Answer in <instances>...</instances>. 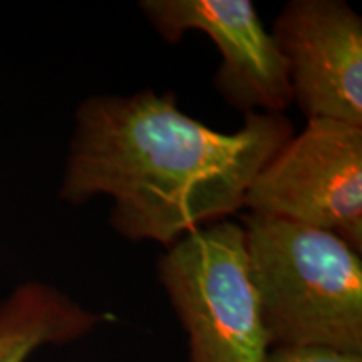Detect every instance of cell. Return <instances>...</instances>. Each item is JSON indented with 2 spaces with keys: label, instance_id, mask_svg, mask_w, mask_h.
Here are the masks:
<instances>
[{
  "label": "cell",
  "instance_id": "obj_5",
  "mask_svg": "<svg viewBox=\"0 0 362 362\" xmlns=\"http://www.w3.org/2000/svg\"><path fill=\"white\" fill-rule=\"evenodd\" d=\"M139 8L166 42L206 34L221 54L218 94L235 110L280 112L292 104L287 64L252 0H141Z\"/></svg>",
  "mask_w": 362,
  "mask_h": 362
},
{
  "label": "cell",
  "instance_id": "obj_2",
  "mask_svg": "<svg viewBox=\"0 0 362 362\" xmlns=\"http://www.w3.org/2000/svg\"><path fill=\"white\" fill-rule=\"evenodd\" d=\"M242 226L270 346L362 354L361 252L292 221L248 214Z\"/></svg>",
  "mask_w": 362,
  "mask_h": 362
},
{
  "label": "cell",
  "instance_id": "obj_8",
  "mask_svg": "<svg viewBox=\"0 0 362 362\" xmlns=\"http://www.w3.org/2000/svg\"><path fill=\"white\" fill-rule=\"evenodd\" d=\"M262 362H362V354L317 346L270 347Z\"/></svg>",
  "mask_w": 362,
  "mask_h": 362
},
{
  "label": "cell",
  "instance_id": "obj_4",
  "mask_svg": "<svg viewBox=\"0 0 362 362\" xmlns=\"http://www.w3.org/2000/svg\"><path fill=\"white\" fill-rule=\"evenodd\" d=\"M243 208L334 233L362 252V128L307 121L257 175Z\"/></svg>",
  "mask_w": 362,
  "mask_h": 362
},
{
  "label": "cell",
  "instance_id": "obj_7",
  "mask_svg": "<svg viewBox=\"0 0 362 362\" xmlns=\"http://www.w3.org/2000/svg\"><path fill=\"white\" fill-rule=\"evenodd\" d=\"M111 320L51 285L24 284L0 300V362H25L40 347L76 342Z\"/></svg>",
  "mask_w": 362,
  "mask_h": 362
},
{
  "label": "cell",
  "instance_id": "obj_1",
  "mask_svg": "<svg viewBox=\"0 0 362 362\" xmlns=\"http://www.w3.org/2000/svg\"><path fill=\"white\" fill-rule=\"evenodd\" d=\"M293 136L280 112H247L220 133L183 112L173 93L90 96L76 111L61 198H111L110 223L165 247L242 210L262 168Z\"/></svg>",
  "mask_w": 362,
  "mask_h": 362
},
{
  "label": "cell",
  "instance_id": "obj_3",
  "mask_svg": "<svg viewBox=\"0 0 362 362\" xmlns=\"http://www.w3.org/2000/svg\"><path fill=\"white\" fill-rule=\"evenodd\" d=\"M158 277L188 336V362H262V319L240 223L218 220L168 247Z\"/></svg>",
  "mask_w": 362,
  "mask_h": 362
},
{
  "label": "cell",
  "instance_id": "obj_6",
  "mask_svg": "<svg viewBox=\"0 0 362 362\" xmlns=\"http://www.w3.org/2000/svg\"><path fill=\"white\" fill-rule=\"evenodd\" d=\"M272 37L309 119L362 128V17L344 0H291Z\"/></svg>",
  "mask_w": 362,
  "mask_h": 362
}]
</instances>
